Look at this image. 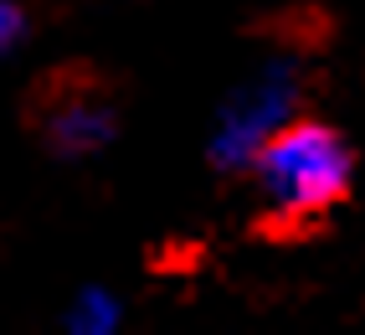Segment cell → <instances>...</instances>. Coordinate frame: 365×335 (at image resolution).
<instances>
[{
	"label": "cell",
	"mask_w": 365,
	"mask_h": 335,
	"mask_svg": "<svg viewBox=\"0 0 365 335\" xmlns=\"http://www.w3.org/2000/svg\"><path fill=\"white\" fill-rule=\"evenodd\" d=\"M118 325H124V299L113 289H103V284L78 289L67 299V309H62V330L67 335H113Z\"/></svg>",
	"instance_id": "obj_4"
},
{
	"label": "cell",
	"mask_w": 365,
	"mask_h": 335,
	"mask_svg": "<svg viewBox=\"0 0 365 335\" xmlns=\"http://www.w3.org/2000/svg\"><path fill=\"white\" fill-rule=\"evenodd\" d=\"M299 114H304V67H299V57H288V52L262 57L252 73L227 93V104L211 124V139H206V160L222 176H247V165L262 155V145L283 124H294Z\"/></svg>",
	"instance_id": "obj_2"
},
{
	"label": "cell",
	"mask_w": 365,
	"mask_h": 335,
	"mask_svg": "<svg viewBox=\"0 0 365 335\" xmlns=\"http://www.w3.org/2000/svg\"><path fill=\"white\" fill-rule=\"evenodd\" d=\"M247 176H252V191L267 217L304 227V222H319L324 211H334L350 196L355 150L334 124L299 114L294 124H283L262 145V155L247 165Z\"/></svg>",
	"instance_id": "obj_1"
},
{
	"label": "cell",
	"mask_w": 365,
	"mask_h": 335,
	"mask_svg": "<svg viewBox=\"0 0 365 335\" xmlns=\"http://www.w3.org/2000/svg\"><path fill=\"white\" fill-rule=\"evenodd\" d=\"M31 36V11L21 0H0V62H11Z\"/></svg>",
	"instance_id": "obj_5"
},
{
	"label": "cell",
	"mask_w": 365,
	"mask_h": 335,
	"mask_svg": "<svg viewBox=\"0 0 365 335\" xmlns=\"http://www.w3.org/2000/svg\"><path fill=\"white\" fill-rule=\"evenodd\" d=\"M36 134L57 160H93L113 145L118 109L98 83H52L36 114Z\"/></svg>",
	"instance_id": "obj_3"
}]
</instances>
